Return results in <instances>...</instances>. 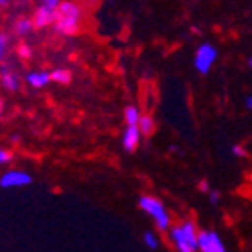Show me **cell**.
<instances>
[{
	"label": "cell",
	"mask_w": 252,
	"mask_h": 252,
	"mask_svg": "<svg viewBox=\"0 0 252 252\" xmlns=\"http://www.w3.org/2000/svg\"><path fill=\"white\" fill-rule=\"evenodd\" d=\"M168 236L177 252H198L200 229L196 228L194 220H182L179 224H173Z\"/></svg>",
	"instance_id": "6da1fadb"
},
{
	"label": "cell",
	"mask_w": 252,
	"mask_h": 252,
	"mask_svg": "<svg viewBox=\"0 0 252 252\" xmlns=\"http://www.w3.org/2000/svg\"><path fill=\"white\" fill-rule=\"evenodd\" d=\"M81 25V7L75 2H62L56 9L55 30L60 35H74Z\"/></svg>",
	"instance_id": "7a4b0ae2"
},
{
	"label": "cell",
	"mask_w": 252,
	"mask_h": 252,
	"mask_svg": "<svg viewBox=\"0 0 252 252\" xmlns=\"http://www.w3.org/2000/svg\"><path fill=\"white\" fill-rule=\"evenodd\" d=\"M138 207L153 219L154 226L159 231H170L172 217H170L168 209H166L161 200H158L156 196H151V194H144V196L138 198Z\"/></svg>",
	"instance_id": "3957f363"
},
{
	"label": "cell",
	"mask_w": 252,
	"mask_h": 252,
	"mask_svg": "<svg viewBox=\"0 0 252 252\" xmlns=\"http://www.w3.org/2000/svg\"><path fill=\"white\" fill-rule=\"evenodd\" d=\"M198 252H228L219 233L214 229H201L198 240Z\"/></svg>",
	"instance_id": "277c9868"
},
{
	"label": "cell",
	"mask_w": 252,
	"mask_h": 252,
	"mask_svg": "<svg viewBox=\"0 0 252 252\" xmlns=\"http://www.w3.org/2000/svg\"><path fill=\"white\" fill-rule=\"evenodd\" d=\"M217 58V51L216 47L210 46V44H201L198 47L196 55H194V67L200 74H209L210 67L214 65Z\"/></svg>",
	"instance_id": "5b68a950"
},
{
	"label": "cell",
	"mask_w": 252,
	"mask_h": 252,
	"mask_svg": "<svg viewBox=\"0 0 252 252\" xmlns=\"http://www.w3.org/2000/svg\"><path fill=\"white\" fill-rule=\"evenodd\" d=\"M32 182V177L28 173L21 172V170H9L0 177V188L11 189V188H21V186H28Z\"/></svg>",
	"instance_id": "8992f818"
},
{
	"label": "cell",
	"mask_w": 252,
	"mask_h": 252,
	"mask_svg": "<svg viewBox=\"0 0 252 252\" xmlns=\"http://www.w3.org/2000/svg\"><path fill=\"white\" fill-rule=\"evenodd\" d=\"M33 27L35 28H44V27H49L56 21V9L53 7H47V5H40L39 9L35 11L33 14Z\"/></svg>",
	"instance_id": "52a82bcc"
},
{
	"label": "cell",
	"mask_w": 252,
	"mask_h": 252,
	"mask_svg": "<svg viewBox=\"0 0 252 252\" xmlns=\"http://www.w3.org/2000/svg\"><path fill=\"white\" fill-rule=\"evenodd\" d=\"M140 130H138V126H128L123 133V147H125L128 153H133L135 149L138 147L140 144Z\"/></svg>",
	"instance_id": "ba28073f"
},
{
	"label": "cell",
	"mask_w": 252,
	"mask_h": 252,
	"mask_svg": "<svg viewBox=\"0 0 252 252\" xmlns=\"http://www.w3.org/2000/svg\"><path fill=\"white\" fill-rule=\"evenodd\" d=\"M0 86L7 91H16L20 88V79H18L16 74H12L11 70L2 68V72H0Z\"/></svg>",
	"instance_id": "9c48e42d"
},
{
	"label": "cell",
	"mask_w": 252,
	"mask_h": 252,
	"mask_svg": "<svg viewBox=\"0 0 252 252\" xmlns=\"http://www.w3.org/2000/svg\"><path fill=\"white\" fill-rule=\"evenodd\" d=\"M51 81V74H47V72H28L27 74V83L30 84L32 88H44L47 83Z\"/></svg>",
	"instance_id": "30bf717a"
},
{
	"label": "cell",
	"mask_w": 252,
	"mask_h": 252,
	"mask_svg": "<svg viewBox=\"0 0 252 252\" xmlns=\"http://www.w3.org/2000/svg\"><path fill=\"white\" fill-rule=\"evenodd\" d=\"M140 112H138L137 107L130 105L125 109V121L128 126H138V123H140Z\"/></svg>",
	"instance_id": "8fae6325"
},
{
	"label": "cell",
	"mask_w": 252,
	"mask_h": 252,
	"mask_svg": "<svg viewBox=\"0 0 252 252\" xmlns=\"http://www.w3.org/2000/svg\"><path fill=\"white\" fill-rule=\"evenodd\" d=\"M72 79V74L67 70V68H55L51 72V81L55 83H60V84H68Z\"/></svg>",
	"instance_id": "7c38bea8"
},
{
	"label": "cell",
	"mask_w": 252,
	"mask_h": 252,
	"mask_svg": "<svg viewBox=\"0 0 252 252\" xmlns=\"http://www.w3.org/2000/svg\"><path fill=\"white\" fill-rule=\"evenodd\" d=\"M32 27H33V21L27 20V18H21V20H18L14 23V33H16V35L23 37L32 30Z\"/></svg>",
	"instance_id": "4fadbf2b"
},
{
	"label": "cell",
	"mask_w": 252,
	"mask_h": 252,
	"mask_svg": "<svg viewBox=\"0 0 252 252\" xmlns=\"http://www.w3.org/2000/svg\"><path fill=\"white\" fill-rule=\"evenodd\" d=\"M138 130L142 135H151L154 131V119L151 116H142L138 123Z\"/></svg>",
	"instance_id": "5bb4252c"
},
{
	"label": "cell",
	"mask_w": 252,
	"mask_h": 252,
	"mask_svg": "<svg viewBox=\"0 0 252 252\" xmlns=\"http://www.w3.org/2000/svg\"><path fill=\"white\" fill-rule=\"evenodd\" d=\"M144 244H146V247H149L151 251H154V249H158L159 242H158V236L154 235V233L147 231L146 235H144Z\"/></svg>",
	"instance_id": "9a60e30c"
},
{
	"label": "cell",
	"mask_w": 252,
	"mask_h": 252,
	"mask_svg": "<svg viewBox=\"0 0 252 252\" xmlns=\"http://www.w3.org/2000/svg\"><path fill=\"white\" fill-rule=\"evenodd\" d=\"M5 51H7V35H5V33H0V62L4 60Z\"/></svg>",
	"instance_id": "2e32d148"
},
{
	"label": "cell",
	"mask_w": 252,
	"mask_h": 252,
	"mask_svg": "<svg viewBox=\"0 0 252 252\" xmlns=\"http://www.w3.org/2000/svg\"><path fill=\"white\" fill-rule=\"evenodd\" d=\"M12 159V154L5 149H0V165H5Z\"/></svg>",
	"instance_id": "e0dca14e"
},
{
	"label": "cell",
	"mask_w": 252,
	"mask_h": 252,
	"mask_svg": "<svg viewBox=\"0 0 252 252\" xmlns=\"http://www.w3.org/2000/svg\"><path fill=\"white\" fill-rule=\"evenodd\" d=\"M18 55L21 56V58H30V55H32V49L28 46H25V44H21L20 47H18Z\"/></svg>",
	"instance_id": "ac0fdd59"
},
{
	"label": "cell",
	"mask_w": 252,
	"mask_h": 252,
	"mask_svg": "<svg viewBox=\"0 0 252 252\" xmlns=\"http://www.w3.org/2000/svg\"><path fill=\"white\" fill-rule=\"evenodd\" d=\"M40 5H47V7L58 9V5L62 4V0H39Z\"/></svg>",
	"instance_id": "d6986e66"
},
{
	"label": "cell",
	"mask_w": 252,
	"mask_h": 252,
	"mask_svg": "<svg viewBox=\"0 0 252 252\" xmlns=\"http://www.w3.org/2000/svg\"><path fill=\"white\" fill-rule=\"evenodd\" d=\"M219 193L217 191H209V200H210V203H214V205H217L219 203Z\"/></svg>",
	"instance_id": "ffe728a7"
},
{
	"label": "cell",
	"mask_w": 252,
	"mask_h": 252,
	"mask_svg": "<svg viewBox=\"0 0 252 252\" xmlns=\"http://www.w3.org/2000/svg\"><path fill=\"white\" fill-rule=\"evenodd\" d=\"M231 151H233V154H235V156H238V158H244L245 156L244 147H240V146H233Z\"/></svg>",
	"instance_id": "44dd1931"
},
{
	"label": "cell",
	"mask_w": 252,
	"mask_h": 252,
	"mask_svg": "<svg viewBox=\"0 0 252 252\" xmlns=\"http://www.w3.org/2000/svg\"><path fill=\"white\" fill-rule=\"evenodd\" d=\"M200 189L203 191V193H207V194H209V191H210L209 186H207V182H200Z\"/></svg>",
	"instance_id": "7402d4cb"
},
{
	"label": "cell",
	"mask_w": 252,
	"mask_h": 252,
	"mask_svg": "<svg viewBox=\"0 0 252 252\" xmlns=\"http://www.w3.org/2000/svg\"><path fill=\"white\" fill-rule=\"evenodd\" d=\"M245 107H247L249 110H252V96H247V98H245Z\"/></svg>",
	"instance_id": "603a6c76"
},
{
	"label": "cell",
	"mask_w": 252,
	"mask_h": 252,
	"mask_svg": "<svg viewBox=\"0 0 252 252\" xmlns=\"http://www.w3.org/2000/svg\"><path fill=\"white\" fill-rule=\"evenodd\" d=\"M11 0H0V7H7Z\"/></svg>",
	"instance_id": "cb8c5ba5"
},
{
	"label": "cell",
	"mask_w": 252,
	"mask_h": 252,
	"mask_svg": "<svg viewBox=\"0 0 252 252\" xmlns=\"http://www.w3.org/2000/svg\"><path fill=\"white\" fill-rule=\"evenodd\" d=\"M0 112H2V100H0Z\"/></svg>",
	"instance_id": "d4e9b609"
},
{
	"label": "cell",
	"mask_w": 252,
	"mask_h": 252,
	"mask_svg": "<svg viewBox=\"0 0 252 252\" xmlns=\"http://www.w3.org/2000/svg\"><path fill=\"white\" fill-rule=\"evenodd\" d=\"M249 63H251V67H252V58H251V62H249Z\"/></svg>",
	"instance_id": "484cf974"
},
{
	"label": "cell",
	"mask_w": 252,
	"mask_h": 252,
	"mask_svg": "<svg viewBox=\"0 0 252 252\" xmlns=\"http://www.w3.org/2000/svg\"><path fill=\"white\" fill-rule=\"evenodd\" d=\"M0 118H2V112H0Z\"/></svg>",
	"instance_id": "4316f807"
}]
</instances>
